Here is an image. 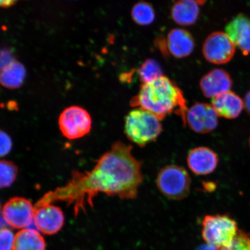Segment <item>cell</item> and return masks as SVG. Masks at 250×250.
I'll return each instance as SVG.
<instances>
[{
    "instance_id": "cell-1",
    "label": "cell",
    "mask_w": 250,
    "mask_h": 250,
    "mask_svg": "<svg viewBox=\"0 0 250 250\" xmlns=\"http://www.w3.org/2000/svg\"><path fill=\"white\" fill-rule=\"evenodd\" d=\"M132 146L117 142L97 162L91 171H74L65 186L46 193L37 204L66 202L73 205L75 213L93 204L99 193L122 199L136 198L143 183L142 162L132 154Z\"/></svg>"
},
{
    "instance_id": "cell-2",
    "label": "cell",
    "mask_w": 250,
    "mask_h": 250,
    "mask_svg": "<svg viewBox=\"0 0 250 250\" xmlns=\"http://www.w3.org/2000/svg\"><path fill=\"white\" fill-rule=\"evenodd\" d=\"M130 105L151 112L161 121L174 112L181 117L184 125L188 110L182 90L173 81L164 76L143 83Z\"/></svg>"
},
{
    "instance_id": "cell-3",
    "label": "cell",
    "mask_w": 250,
    "mask_h": 250,
    "mask_svg": "<svg viewBox=\"0 0 250 250\" xmlns=\"http://www.w3.org/2000/svg\"><path fill=\"white\" fill-rule=\"evenodd\" d=\"M161 121L145 109H134L125 118V134L131 142L144 147L160 136L163 130Z\"/></svg>"
},
{
    "instance_id": "cell-4",
    "label": "cell",
    "mask_w": 250,
    "mask_h": 250,
    "mask_svg": "<svg viewBox=\"0 0 250 250\" xmlns=\"http://www.w3.org/2000/svg\"><path fill=\"white\" fill-rule=\"evenodd\" d=\"M237 233L236 221L228 215H207L203 221V239L217 249L229 246Z\"/></svg>"
},
{
    "instance_id": "cell-5",
    "label": "cell",
    "mask_w": 250,
    "mask_h": 250,
    "mask_svg": "<svg viewBox=\"0 0 250 250\" xmlns=\"http://www.w3.org/2000/svg\"><path fill=\"white\" fill-rule=\"evenodd\" d=\"M156 186L162 194L168 198L182 200L188 195L190 179L185 168L177 165H168L158 174Z\"/></svg>"
},
{
    "instance_id": "cell-6",
    "label": "cell",
    "mask_w": 250,
    "mask_h": 250,
    "mask_svg": "<svg viewBox=\"0 0 250 250\" xmlns=\"http://www.w3.org/2000/svg\"><path fill=\"white\" fill-rule=\"evenodd\" d=\"M92 118L86 109L79 106H71L64 109L59 118V126L65 138L80 139L90 132Z\"/></svg>"
},
{
    "instance_id": "cell-7",
    "label": "cell",
    "mask_w": 250,
    "mask_h": 250,
    "mask_svg": "<svg viewBox=\"0 0 250 250\" xmlns=\"http://www.w3.org/2000/svg\"><path fill=\"white\" fill-rule=\"evenodd\" d=\"M34 206L22 197H14L6 202L1 209V218L15 229H26L33 224Z\"/></svg>"
},
{
    "instance_id": "cell-8",
    "label": "cell",
    "mask_w": 250,
    "mask_h": 250,
    "mask_svg": "<svg viewBox=\"0 0 250 250\" xmlns=\"http://www.w3.org/2000/svg\"><path fill=\"white\" fill-rule=\"evenodd\" d=\"M205 58L215 64L227 63L235 53V44L226 33L217 31L210 34L205 41L202 48Z\"/></svg>"
},
{
    "instance_id": "cell-9",
    "label": "cell",
    "mask_w": 250,
    "mask_h": 250,
    "mask_svg": "<svg viewBox=\"0 0 250 250\" xmlns=\"http://www.w3.org/2000/svg\"><path fill=\"white\" fill-rule=\"evenodd\" d=\"M218 117L212 105L196 103L187 111L185 125L197 133H208L216 129Z\"/></svg>"
},
{
    "instance_id": "cell-10",
    "label": "cell",
    "mask_w": 250,
    "mask_h": 250,
    "mask_svg": "<svg viewBox=\"0 0 250 250\" xmlns=\"http://www.w3.org/2000/svg\"><path fill=\"white\" fill-rule=\"evenodd\" d=\"M33 223L37 229L43 234H54L62 229L64 224L63 212L52 203L34 206Z\"/></svg>"
},
{
    "instance_id": "cell-11",
    "label": "cell",
    "mask_w": 250,
    "mask_h": 250,
    "mask_svg": "<svg viewBox=\"0 0 250 250\" xmlns=\"http://www.w3.org/2000/svg\"><path fill=\"white\" fill-rule=\"evenodd\" d=\"M218 162L216 153L205 146L190 150L187 156V164L189 169L198 176L212 173L217 168Z\"/></svg>"
},
{
    "instance_id": "cell-12",
    "label": "cell",
    "mask_w": 250,
    "mask_h": 250,
    "mask_svg": "<svg viewBox=\"0 0 250 250\" xmlns=\"http://www.w3.org/2000/svg\"><path fill=\"white\" fill-rule=\"evenodd\" d=\"M232 80L229 74L223 69H214L208 72L200 81V87L206 98L215 97L230 91Z\"/></svg>"
},
{
    "instance_id": "cell-13",
    "label": "cell",
    "mask_w": 250,
    "mask_h": 250,
    "mask_svg": "<svg viewBox=\"0 0 250 250\" xmlns=\"http://www.w3.org/2000/svg\"><path fill=\"white\" fill-rule=\"evenodd\" d=\"M167 46L168 53L176 58L187 57L194 50V39L188 31L183 29H174L168 33Z\"/></svg>"
},
{
    "instance_id": "cell-14",
    "label": "cell",
    "mask_w": 250,
    "mask_h": 250,
    "mask_svg": "<svg viewBox=\"0 0 250 250\" xmlns=\"http://www.w3.org/2000/svg\"><path fill=\"white\" fill-rule=\"evenodd\" d=\"M204 0H177L172 6L171 17L181 26H190L196 23L200 14L199 5Z\"/></svg>"
},
{
    "instance_id": "cell-15",
    "label": "cell",
    "mask_w": 250,
    "mask_h": 250,
    "mask_svg": "<svg viewBox=\"0 0 250 250\" xmlns=\"http://www.w3.org/2000/svg\"><path fill=\"white\" fill-rule=\"evenodd\" d=\"M212 106L218 116L234 119L241 114L245 104L239 96L229 91L212 99Z\"/></svg>"
},
{
    "instance_id": "cell-16",
    "label": "cell",
    "mask_w": 250,
    "mask_h": 250,
    "mask_svg": "<svg viewBox=\"0 0 250 250\" xmlns=\"http://www.w3.org/2000/svg\"><path fill=\"white\" fill-rule=\"evenodd\" d=\"M45 239L33 228L21 229L16 234L12 250H45Z\"/></svg>"
},
{
    "instance_id": "cell-17",
    "label": "cell",
    "mask_w": 250,
    "mask_h": 250,
    "mask_svg": "<svg viewBox=\"0 0 250 250\" xmlns=\"http://www.w3.org/2000/svg\"><path fill=\"white\" fill-rule=\"evenodd\" d=\"M26 77V70L22 64L15 61L1 70V83L6 88L15 89L20 87Z\"/></svg>"
},
{
    "instance_id": "cell-18",
    "label": "cell",
    "mask_w": 250,
    "mask_h": 250,
    "mask_svg": "<svg viewBox=\"0 0 250 250\" xmlns=\"http://www.w3.org/2000/svg\"><path fill=\"white\" fill-rule=\"evenodd\" d=\"M131 15L134 22L145 26L152 24L155 20V12L149 3L145 1L137 2L133 6Z\"/></svg>"
},
{
    "instance_id": "cell-19",
    "label": "cell",
    "mask_w": 250,
    "mask_h": 250,
    "mask_svg": "<svg viewBox=\"0 0 250 250\" xmlns=\"http://www.w3.org/2000/svg\"><path fill=\"white\" fill-rule=\"evenodd\" d=\"M138 76L143 83H148L163 76V70L155 59H148L139 68Z\"/></svg>"
},
{
    "instance_id": "cell-20",
    "label": "cell",
    "mask_w": 250,
    "mask_h": 250,
    "mask_svg": "<svg viewBox=\"0 0 250 250\" xmlns=\"http://www.w3.org/2000/svg\"><path fill=\"white\" fill-rule=\"evenodd\" d=\"M250 26V20L245 15L240 14L233 19L226 27V33L236 45L243 31Z\"/></svg>"
},
{
    "instance_id": "cell-21",
    "label": "cell",
    "mask_w": 250,
    "mask_h": 250,
    "mask_svg": "<svg viewBox=\"0 0 250 250\" xmlns=\"http://www.w3.org/2000/svg\"><path fill=\"white\" fill-rule=\"evenodd\" d=\"M18 173L17 166L7 160L0 162V187L1 188L12 186L17 179Z\"/></svg>"
},
{
    "instance_id": "cell-22",
    "label": "cell",
    "mask_w": 250,
    "mask_h": 250,
    "mask_svg": "<svg viewBox=\"0 0 250 250\" xmlns=\"http://www.w3.org/2000/svg\"><path fill=\"white\" fill-rule=\"evenodd\" d=\"M221 250H250V237L240 231L229 246Z\"/></svg>"
},
{
    "instance_id": "cell-23",
    "label": "cell",
    "mask_w": 250,
    "mask_h": 250,
    "mask_svg": "<svg viewBox=\"0 0 250 250\" xmlns=\"http://www.w3.org/2000/svg\"><path fill=\"white\" fill-rule=\"evenodd\" d=\"M14 234L7 228H2L0 233V250H12L15 241Z\"/></svg>"
},
{
    "instance_id": "cell-24",
    "label": "cell",
    "mask_w": 250,
    "mask_h": 250,
    "mask_svg": "<svg viewBox=\"0 0 250 250\" xmlns=\"http://www.w3.org/2000/svg\"><path fill=\"white\" fill-rule=\"evenodd\" d=\"M236 45L241 50L244 55H248L250 54V26L243 31Z\"/></svg>"
},
{
    "instance_id": "cell-25",
    "label": "cell",
    "mask_w": 250,
    "mask_h": 250,
    "mask_svg": "<svg viewBox=\"0 0 250 250\" xmlns=\"http://www.w3.org/2000/svg\"><path fill=\"white\" fill-rule=\"evenodd\" d=\"M0 155L1 157L6 156L11 151L12 147V142L10 136L8 134L1 130L0 133Z\"/></svg>"
},
{
    "instance_id": "cell-26",
    "label": "cell",
    "mask_w": 250,
    "mask_h": 250,
    "mask_svg": "<svg viewBox=\"0 0 250 250\" xmlns=\"http://www.w3.org/2000/svg\"><path fill=\"white\" fill-rule=\"evenodd\" d=\"M156 46L159 49L164 56L167 57L169 53H168L167 39H165L164 37H158L155 41Z\"/></svg>"
},
{
    "instance_id": "cell-27",
    "label": "cell",
    "mask_w": 250,
    "mask_h": 250,
    "mask_svg": "<svg viewBox=\"0 0 250 250\" xmlns=\"http://www.w3.org/2000/svg\"><path fill=\"white\" fill-rule=\"evenodd\" d=\"M20 0H0V5L2 8H8L12 7Z\"/></svg>"
},
{
    "instance_id": "cell-28",
    "label": "cell",
    "mask_w": 250,
    "mask_h": 250,
    "mask_svg": "<svg viewBox=\"0 0 250 250\" xmlns=\"http://www.w3.org/2000/svg\"><path fill=\"white\" fill-rule=\"evenodd\" d=\"M244 104H245L247 111L250 114V92L247 93Z\"/></svg>"
},
{
    "instance_id": "cell-29",
    "label": "cell",
    "mask_w": 250,
    "mask_h": 250,
    "mask_svg": "<svg viewBox=\"0 0 250 250\" xmlns=\"http://www.w3.org/2000/svg\"><path fill=\"white\" fill-rule=\"evenodd\" d=\"M196 250H218V249L210 245H203Z\"/></svg>"
},
{
    "instance_id": "cell-30",
    "label": "cell",
    "mask_w": 250,
    "mask_h": 250,
    "mask_svg": "<svg viewBox=\"0 0 250 250\" xmlns=\"http://www.w3.org/2000/svg\"></svg>"
}]
</instances>
